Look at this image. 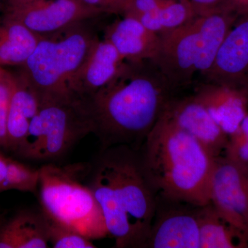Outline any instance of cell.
<instances>
[{
    "label": "cell",
    "mask_w": 248,
    "mask_h": 248,
    "mask_svg": "<svg viewBox=\"0 0 248 248\" xmlns=\"http://www.w3.org/2000/svg\"><path fill=\"white\" fill-rule=\"evenodd\" d=\"M87 178L115 247L145 248L156 195L143 172L140 151L127 146L101 151Z\"/></svg>",
    "instance_id": "cell-2"
},
{
    "label": "cell",
    "mask_w": 248,
    "mask_h": 248,
    "mask_svg": "<svg viewBox=\"0 0 248 248\" xmlns=\"http://www.w3.org/2000/svg\"><path fill=\"white\" fill-rule=\"evenodd\" d=\"M197 15L207 14L219 9L223 0H190Z\"/></svg>",
    "instance_id": "cell-27"
},
{
    "label": "cell",
    "mask_w": 248,
    "mask_h": 248,
    "mask_svg": "<svg viewBox=\"0 0 248 248\" xmlns=\"http://www.w3.org/2000/svg\"><path fill=\"white\" fill-rule=\"evenodd\" d=\"M48 247L46 219L42 209H24L8 219L0 218V248Z\"/></svg>",
    "instance_id": "cell-18"
},
{
    "label": "cell",
    "mask_w": 248,
    "mask_h": 248,
    "mask_svg": "<svg viewBox=\"0 0 248 248\" xmlns=\"http://www.w3.org/2000/svg\"><path fill=\"white\" fill-rule=\"evenodd\" d=\"M247 138H248V137H247Z\"/></svg>",
    "instance_id": "cell-29"
},
{
    "label": "cell",
    "mask_w": 248,
    "mask_h": 248,
    "mask_svg": "<svg viewBox=\"0 0 248 248\" xmlns=\"http://www.w3.org/2000/svg\"><path fill=\"white\" fill-rule=\"evenodd\" d=\"M108 26L104 38L117 49L125 61L153 60L160 46L159 34L147 29L128 15Z\"/></svg>",
    "instance_id": "cell-14"
},
{
    "label": "cell",
    "mask_w": 248,
    "mask_h": 248,
    "mask_svg": "<svg viewBox=\"0 0 248 248\" xmlns=\"http://www.w3.org/2000/svg\"><path fill=\"white\" fill-rule=\"evenodd\" d=\"M164 115L192 135L215 157L224 153L229 137L194 96H176L168 104Z\"/></svg>",
    "instance_id": "cell-12"
},
{
    "label": "cell",
    "mask_w": 248,
    "mask_h": 248,
    "mask_svg": "<svg viewBox=\"0 0 248 248\" xmlns=\"http://www.w3.org/2000/svg\"><path fill=\"white\" fill-rule=\"evenodd\" d=\"M190 0H129L123 15L138 19L156 33L172 30L195 16Z\"/></svg>",
    "instance_id": "cell-17"
},
{
    "label": "cell",
    "mask_w": 248,
    "mask_h": 248,
    "mask_svg": "<svg viewBox=\"0 0 248 248\" xmlns=\"http://www.w3.org/2000/svg\"><path fill=\"white\" fill-rule=\"evenodd\" d=\"M124 62L109 41L98 37L75 79L74 94L81 99L93 95L110 81Z\"/></svg>",
    "instance_id": "cell-15"
},
{
    "label": "cell",
    "mask_w": 248,
    "mask_h": 248,
    "mask_svg": "<svg viewBox=\"0 0 248 248\" xmlns=\"http://www.w3.org/2000/svg\"><path fill=\"white\" fill-rule=\"evenodd\" d=\"M89 168L46 164L39 169L41 209L53 220L89 239L109 236L102 209L87 182Z\"/></svg>",
    "instance_id": "cell-6"
},
{
    "label": "cell",
    "mask_w": 248,
    "mask_h": 248,
    "mask_svg": "<svg viewBox=\"0 0 248 248\" xmlns=\"http://www.w3.org/2000/svg\"><path fill=\"white\" fill-rule=\"evenodd\" d=\"M11 89L7 117V151L16 155L27 137L35 117L40 98L20 74L6 69Z\"/></svg>",
    "instance_id": "cell-16"
},
{
    "label": "cell",
    "mask_w": 248,
    "mask_h": 248,
    "mask_svg": "<svg viewBox=\"0 0 248 248\" xmlns=\"http://www.w3.org/2000/svg\"><path fill=\"white\" fill-rule=\"evenodd\" d=\"M239 16L217 10L197 15L188 22L159 34L158 53L152 60L177 91L194 82L213 66L218 48Z\"/></svg>",
    "instance_id": "cell-4"
},
{
    "label": "cell",
    "mask_w": 248,
    "mask_h": 248,
    "mask_svg": "<svg viewBox=\"0 0 248 248\" xmlns=\"http://www.w3.org/2000/svg\"><path fill=\"white\" fill-rule=\"evenodd\" d=\"M49 244L54 248H94L93 240L46 215Z\"/></svg>",
    "instance_id": "cell-22"
},
{
    "label": "cell",
    "mask_w": 248,
    "mask_h": 248,
    "mask_svg": "<svg viewBox=\"0 0 248 248\" xmlns=\"http://www.w3.org/2000/svg\"><path fill=\"white\" fill-rule=\"evenodd\" d=\"M42 37L22 23L5 16L0 22V66H22Z\"/></svg>",
    "instance_id": "cell-19"
},
{
    "label": "cell",
    "mask_w": 248,
    "mask_h": 248,
    "mask_svg": "<svg viewBox=\"0 0 248 248\" xmlns=\"http://www.w3.org/2000/svg\"><path fill=\"white\" fill-rule=\"evenodd\" d=\"M86 4L102 9L107 14L123 15L129 0H81Z\"/></svg>",
    "instance_id": "cell-25"
},
{
    "label": "cell",
    "mask_w": 248,
    "mask_h": 248,
    "mask_svg": "<svg viewBox=\"0 0 248 248\" xmlns=\"http://www.w3.org/2000/svg\"><path fill=\"white\" fill-rule=\"evenodd\" d=\"M40 0H7L9 8L17 7L23 5L31 4Z\"/></svg>",
    "instance_id": "cell-28"
},
{
    "label": "cell",
    "mask_w": 248,
    "mask_h": 248,
    "mask_svg": "<svg viewBox=\"0 0 248 248\" xmlns=\"http://www.w3.org/2000/svg\"><path fill=\"white\" fill-rule=\"evenodd\" d=\"M39 169L23 164L0 151V194L9 190L37 194Z\"/></svg>",
    "instance_id": "cell-21"
},
{
    "label": "cell",
    "mask_w": 248,
    "mask_h": 248,
    "mask_svg": "<svg viewBox=\"0 0 248 248\" xmlns=\"http://www.w3.org/2000/svg\"><path fill=\"white\" fill-rule=\"evenodd\" d=\"M87 22L42 37L20 66L19 74L40 99L77 97L75 79L99 37Z\"/></svg>",
    "instance_id": "cell-5"
},
{
    "label": "cell",
    "mask_w": 248,
    "mask_h": 248,
    "mask_svg": "<svg viewBox=\"0 0 248 248\" xmlns=\"http://www.w3.org/2000/svg\"><path fill=\"white\" fill-rule=\"evenodd\" d=\"M11 89L6 68L0 66V148L7 151V117Z\"/></svg>",
    "instance_id": "cell-23"
},
{
    "label": "cell",
    "mask_w": 248,
    "mask_h": 248,
    "mask_svg": "<svg viewBox=\"0 0 248 248\" xmlns=\"http://www.w3.org/2000/svg\"><path fill=\"white\" fill-rule=\"evenodd\" d=\"M201 207L156 195L155 217L145 248H200Z\"/></svg>",
    "instance_id": "cell-8"
},
{
    "label": "cell",
    "mask_w": 248,
    "mask_h": 248,
    "mask_svg": "<svg viewBox=\"0 0 248 248\" xmlns=\"http://www.w3.org/2000/svg\"><path fill=\"white\" fill-rule=\"evenodd\" d=\"M192 95L228 137L239 130L248 113V90L203 81Z\"/></svg>",
    "instance_id": "cell-13"
},
{
    "label": "cell",
    "mask_w": 248,
    "mask_h": 248,
    "mask_svg": "<svg viewBox=\"0 0 248 248\" xmlns=\"http://www.w3.org/2000/svg\"><path fill=\"white\" fill-rule=\"evenodd\" d=\"M210 203L248 239V166L225 156L215 158Z\"/></svg>",
    "instance_id": "cell-10"
},
{
    "label": "cell",
    "mask_w": 248,
    "mask_h": 248,
    "mask_svg": "<svg viewBox=\"0 0 248 248\" xmlns=\"http://www.w3.org/2000/svg\"><path fill=\"white\" fill-rule=\"evenodd\" d=\"M89 134L92 125L81 98L40 99L38 110L16 155L31 161H54Z\"/></svg>",
    "instance_id": "cell-7"
},
{
    "label": "cell",
    "mask_w": 248,
    "mask_h": 248,
    "mask_svg": "<svg viewBox=\"0 0 248 248\" xmlns=\"http://www.w3.org/2000/svg\"><path fill=\"white\" fill-rule=\"evenodd\" d=\"M178 92L152 60L125 61L107 84L81 99L101 151L127 146L140 151Z\"/></svg>",
    "instance_id": "cell-1"
},
{
    "label": "cell",
    "mask_w": 248,
    "mask_h": 248,
    "mask_svg": "<svg viewBox=\"0 0 248 248\" xmlns=\"http://www.w3.org/2000/svg\"><path fill=\"white\" fill-rule=\"evenodd\" d=\"M224 156L233 162L248 166V138L236 132L229 137Z\"/></svg>",
    "instance_id": "cell-24"
},
{
    "label": "cell",
    "mask_w": 248,
    "mask_h": 248,
    "mask_svg": "<svg viewBox=\"0 0 248 248\" xmlns=\"http://www.w3.org/2000/svg\"><path fill=\"white\" fill-rule=\"evenodd\" d=\"M140 155L155 195L200 206L210 203L216 157L164 114L148 134Z\"/></svg>",
    "instance_id": "cell-3"
},
{
    "label": "cell",
    "mask_w": 248,
    "mask_h": 248,
    "mask_svg": "<svg viewBox=\"0 0 248 248\" xmlns=\"http://www.w3.org/2000/svg\"><path fill=\"white\" fill-rule=\"evenodd\" d=\"M200 248H248V239L227 221L211 203L201 207Z\"/></svg>",
    "instance_id": "cell-20"
},
{
    "label": "cell",
    "mask_w": 248,
    "mask_h": 248,
    "mask_svg": "<svg viewBox=\"0 0 248 248\" xmlns=\"http://www.w3.org/2000/svg\"><path fill=\"white\" fill-rule=\"evenodd\" d=\"M203 81L248 90V14L235 21Z\"/></svg>",
    "instance_id": "cell-11"
},
{
    "label": "cell",
    "mask_w": 248,
    "mask_h": 248,
    "mask_svg": "<svg viewBox=\"0 0 248 248\" xmlns=\"http://www.w3.org/2000/svg\"><path fill=\"white\" fill-rule=\"evenodd\" d=\"M219 9L240 17L248 14V0H223Z\"/></svg>",
    "instance_id": "cell-26"
},
{
    "label": "cell",
    "mask_w": 248,
    "mask_h": 248,
    "mask_svg": "<svg viewBox=\"0 0 248 248\" xmlns=\"http://www.w3.org/2000/svg\"><path fill=\"white\" fill-rule=\"evenodd\" d=\"M102 9L81 0H40L9 8L6 16L14 18L41 37L58 33L102 14Z\"/></svg>",
    "instance_id": "cell-9"
}]
</instances>
